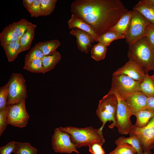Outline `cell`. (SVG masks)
<instances>
[{
	"instance_id": "cell-33",
	"label": "cell",
	"mask_w": 154,
	"mask_h": 154,
	"mask_svg": "<svg viewBox=\"0 0 154 154\" xmlns=\"http://www.w3.org/2000/svg\"><path fill=\"white\" fill-rule=\"evenodd\" d=\"M24 69L34 73H42V59L34 60L24 66Z\"/></svg>"
},
{
	"instance_id": "cell-17",
	"label": "cell",
	"mask_w": 154,
	"mask_h": 154,
	"mask_svg": "<svg viewBox=\"0 0 154 154\" xmlns=\"http://www.w3.org/2000/svg\"><path fill=\"white\" fill-rule=\"evenodd\" d=\"M133 15L132 10L128 11L110 30L125 35L129 26Z\"/></svg>"
},
{
	"instance_id": "cell-41",
	"label": "cell",
	"mask_w": 154,
	"mask_h": 154,
	"mask_svg": "<svg viewBox=\"0 0 154 154\" xmlns=\"http://www.w3.org/2000/svg\"><path fill=\"white\" fill-rule=\"evenodd\" d=\"M34 1V0H23V5L28 11L32 5Z\"/></svg>"
},
{
	"instance_id": "cell-13",
	"label": "cell",
	"mask_w": 154,
	"mask_h": 154,
	"mask_svg": "<svg viewBox=\"0 0 154 154\" xmlns=\"http://www.w3.org/2000/svg\"><path fill=\"white\" fill-rule=\"evenodd\" d=\"M70 33L76 37L79 50L82 52L88 53L92 47V44L95 41L92 37L87 32L77 28L72 29Z\"/></svg>"
},
{
	"instance_id": "cell-5",
	"label": "cell",
	"mask_w": 154,
	"mask_h": 154,
	"mask_svg": "<svg viewBox=\"0 0 154 154\" xmlns=\"http://www.w3.org/2000/svg\"><path fill=\"white\" fill-rule=\"evenodd\" d=\"M118 104V100L116 95L109 92L100 100L96 114L102 124L100 127L103 129L108 121L112 122L109 126L110 128L114 127Z\"/></svg>"
},
{
	"instance_id": "cell-38",
	"label": "cell",
	"mask_w": 154,
	"mask_h": 154,
	"mask_svg": "<svg viewBox=\"0 0 154 154\" xmlns=\"http://www.w3.org/2000/svg\"><path fill=\"white\" fill-rule=\"evenodd\" d=\"M102 145L97 142L90 144L88 146L89 151L92 154H105L102 147Z\"/></svg>"
},
{
	"instance_id": "cell-9",
	"label": "cell",
	"mask_w": 154,
	"mask_h": 154,
	"mask_svg": "<svg viewBox=\"0 0 154 154\" xmlns=\"http://www.w3.org/2000/svg\"><path fill=\"white\" fill-rule=\"evenodd\" d=\"M7 110L8 124L19 127L26 125L29 116L26 109L25 100L18 103L8 105Z\"/></svg>"
},
{
	"instance_id": "cell-3",
	"label": "cell",
	"mask_w": 154,
	"mask_h": 154,
	"mask_svg": "<svg viewBox=\"0 0 154 154\" xmlns=\"http://www.w3.org/2000/svg\"><path fill=\"white\" fill-rule=\"evenodd\" d=\"M127 56L129 60L140 65L146 74L154 70V49L148 43L145 37L129 46Z\"/></svg>"
},
{
	"instance_id": "cell-21",
	"label": "cell",
	"mask_w": 154,
	"mask_h": 154,
	"mask_svg": "<svg viewBox=\"0 0 154 154\" xmlns=\"http://www.w3.org/2000/svg\"><path fill=\"white\" fill-rule=\"evenodd\" d=\"M136 120L134 125L138 128H142L146 125L154 116V111L143 110L134 114Z\"/></svg>"
},
{
	"instance_id": "cell-35",
	"label": "cell",
	"mask_w": 154,
	"mask_h": 154,
	"mask_svg": "<svg viewBox=\"0 0 154 154\" xmlns=\"http://www.w3.org/2000/svg\"><path fill=\"white\" fill-rule=\"evenodd\" d=\"M145 37L148 43L154 49V24L151 23L146 27Z\"/></svg>"
},
{
	"instance_id": "cell-24",
	"label": "cell",
	"mask_w": 154,
	"mask_h": 154,
	"mask_svg": "<svg viewBox=\"0 0 154 154\" xmlns=\"http://www.w3.org/2000/svg\"><path fill=\"white\" fill-rule=\"evenodd\" d=\"M122 38H125L124 35L110 30L99 36L98 42L107 46L110 45L113 41Z\"/></svg>"
},
{
	"instance_id": "cell-12",
	"label": "cell",
	"mask_w": 154,
	"mask_h": 154,
	"mask_svg": "<svg viewBox=\"0 0 154 154\" xmlns=\"http://www.w3.org/2000/svg\"><path fill=\"white\" fill-rule=\"evenodd\" d=\"M146 74L140 65L133 60H129L123 66L114 72L112 75H125L141 82L144 80Z\"/></svg>"
},
{
	"instance_id": "cell-1",
	"label": "cell",
	"mask_w": 154,
	"mask_h": 154,
	"mask_svg": "<svg viewBox=\"0 0 154 154\" xmlns=\"http://www.w3.org/2000/svg\"><path fill=\"white\" fill-rule=\"evenodd\" d=\"M70 12L90 26L99 37L110 31L128 11L119 0H76Z\"/></svg>"
},
{
	"instance_id": "cell-8",
	"label": "cell",
	"mask_w": 154,
	"mask_h": 154,
	"mask_svg": "<svg viewBox=\"0 0 154 154\" xmlns=\"http://www.w3.org/2000/svg\"><path fill=\"white\" fill-rule=\"evenodd\" d=\"M112 76V84L124 100L135 93L141 91V82L125 75Z\"/></svg>"
},
{
	"instance_id": "cell-19",
	"label": "cell",
	"mask_w": 154,
	"mask_h": 154,
	"mask_svg": "<svg viewBox=\"0 0 154 154\" xmlns=\"http://www.w3.org/2000/svg\"><path fill=\"white\" fill-rule=\"evenodd\" d=\"M36 25L34 24L28 28L19 41L21 52L29 49L35 34Z\"/></svg>"
},
{
	"instance_id": "cell-32",
	"label": "cell",
	"mask_w": 154,
	"mask_h": 154,
	"mask_svg": "<svg viewBox=\"0 0 154 154\" xmlns=\"http://www.w3.org/2000/svg\"><path fill=\"white\" fill-rule=\"evenodd\" d=\"M57 0H40L42 16L50 15L53 11Z\"/></svg>"
},
{
	"instance_id": "cell-42",
	"label": "cell",
	"mask_w": 154,
	"mask_h": 154,
	"mask_svg": "<svg viewBox=\"0 0 154 154\" xmlns=\"http://www.w3.org/2000/svg\"><path fill=\"white\" fill-rule=\"evenodd\" d=\"M143 1L148 3L151 4L154 6V0H143Z\"/></svg>"
},
{
	"instance_id": "cell-28",
	"label": "cell",
	"mask_w": 154,
	"mask_h": 154,
	"mask_svg": "<svg viewBox=\"0 0 154 154\" xmlns=\"http://www.w3.org/2000/svg\"><path fill=\"white\" fill-rule=\"evenodd\" d=\"M107 50V46L100 43L93 45L90 51L91 57L96 61L104 59Z\"/></svg>"
},
{
	"instance_id": "cell-44",
	"label": "cell",
	"mask_w": 154,
	"mask_h": 154,
	"mask_svg": "<svg viewBox=\"0 0 154 154\" xmlns=\"http://www.w3.org/2000/svg\"><path fill=\"white\" fill-rule=\"evenodd\" d=\"M151 76L152 78L154 80V74L152 76Z\"/></svg>"
},
{
	"instance_id": "cell-26",
	"label": "cell",
	"mask_w": 154,
	"mask_h": 154,
	"mask_svg": "<svg viewBox=\"0 0 154 154\" xmlns=\"http://www.w3.org/2000/svg\"><path fill=\"white\" fill-rule=\"evenodd\" d=\"M140 87L141 91L147 97H154V80L148 74L141 82Z\"/></svg>"
},
{
	"instance_id": "cell-11",
	"label": "cell",
	"mask_w": 154,
	"mask_h": 154,
	"mask_svg": "<svg viewBox=\"0 0 154 154\" xmlns=\"http://www.w3.org/2000/svg\"><path fill=\"white\" fill-rule=\"evenodd\" d=\"M130 136L134 135L139 139L143 151H150L154 148V116L148 124L142 128L134 125Z\"/></svg>"
},
{
	"instance_id": "cell-30",
	"label": "cell",
	"mask_w": 154,
	"mask_h": 154,
	"mask_svg": "<svg viewBox=\"0 0 154 154\" xmlns=\"http://www.w3.org/2000/svg\"><path fill=\"white\" fill-rule=\"evenodd\" d=\"M37 149L28 142H17L14 152L15 154H37Z\"/></svg>"
},
{
	"instance_id": "cell-27",
	"label": "cell",
	"mask_w": 154,
	"mask_h": 154,
	"mask_svg": "<svg viewBox=\"0 0 154 154\" xmlns=\"http://www.w3.org/2000/svg\"><path fill=\"white\" fill-rule=\"evenodd\" d=\"M1 45L3 47L7 44L19 42L20 38L8 26L5 27L0 34Z\"/></svg>"
},
{
	"instance_id": "cell-25",
	"label": "cell",
	"mask_w": 154,
	"mask_h": 154,
	"mask_svg": "<svg viewBox=\"0 0 154 154\" xmlns=\"http://www.w3.org/2000/svg\"><path fill=\"white\" fill-rule=\"evenodd\" d=\"M44 56L50 54L61 45L57 39L50 40L37 43Z\"/></svg>"
},
{
	"instance_id": "cell-14",
	"label": "cell",
	"mask_w": 154,
	"mask_h": 154,
	"mask_svg": "<svg viewBox=\"0 0 154 154\" xmlns=\"http://www.w3.org/2000/svg\"><path fill=\"white\" fill-rule=\"evenodd\" d=\"M147 97L141 91L137 92L125 101L132 115L141 110H146Z\"/></svg>"
},
{
	"instance_id": "cell-31",
	"label": "cell",
	"mask_w": 154,
	"mask_h": 154,
	"mask_svg": "<svg viewBox=\"0 0 154 154\" xmlns=\"http://www.w3.org/2000/svg\"><path fill=\"white\" fill-rule=\"evenodd\" d=\"M116 148L109 154H137L136 150L127 143H122L117 144Z\"/></svg>"
},
{
	"instance_id": "cell-34",
	"label": "cell",
	"mask_w": 154,
	"mask_h": 154,
	"mask_svg": "<svg viewBox=\"0 0 154 154\" xmlns=\"http://www.w3.org/2000/svg\"><path fill=\"white\" fill-rule=\"evenodd\" d=\"M8 95V84L0 88V111L5 110L8 105L7 100Z\"/></svg>"
},
{
	"instance_id": "cell-29",
	"label": "cell",
	"mask_w": 154,
	"mask_h": 154,
	"mask_svg": "<svg viewBox=\"0 0 154 154\" xmlns=\"http://www.w3.org/2000/svg\"><path fill=\"white\" fill-rule=\"evenodd\" d=\"M44 55L38 43L33 47L26 55L25 58V66L32 60L36 59H42Z\"/></svg>"
},
{
	"instance_id": "cell-6",
	"label": "cell",
	"mask_w": 154,
	"mask_h": 154,
	"mask_svg": "<svg viewBox=\"0 0 154 154\" xmlns=\"http://www.w3.org/2000/svg\"><path fill=\"white\" fill-rule=\"evenodd\" d=\"M133 15L125 38L129 46L139 39L145 37L147 26L151 23L139 12L133 9Z\"/></svg>"
},
{
	"instance_id": "cell-7",
	"label": "cell",
	"mask_w": 154,
	"mask_h": 154,
	"mask_svg": "<svg viewBox=\"0 0 154 154\" xmlns=\"http://www.w3.org/2000/svg\"><path fill=\"white\" fill-rule=\"evenodd\" d=\"M8 83L7 105L18 103L25 100L27 97L26 85L22 75L13 73L11 76Z\"/></svg>"
},
{
	"instance_id": "cell-16",
	"label": "cell",
	"mask_w": 154,
	"mask_h": 154,
	"mask_svg": "<svg viewBox=\"0 0 154 154\" xmlns=\"http://www.w3.org/2000/svg\"><path fill=\"white\" fill-rule=\"evenodd\" d=\"M133 9L139 12L151 23L154 24V6L142 0L139 1Z\"/></svg>"
},
{
	"instance_id": "cell-4",
	"label": "cell",
	"mask_w": 154,
	"mask_h": 154,
	"mask_svg": "<svg viewBox=\"0 0 154 154\" xmlns=\"http://www.w3.org/2000/svg\"><path fill=\"white\" fill-rule=\"evenodd\" d=\"M109 92L114 93L118 100V104L114 125L116 127L119 133L121 135L129 134L133 125L130 119L132 115L125 100L119 95L114 86H112Z\"/></svg>"
},
{
	"instance_id": "cell-2",
	"label": "cell",
	"mask_w": 154,
	"mask_h": 154,
	"mask_svg": "<svg viewBox=\"0 0 154 154\" xmlns=\"http://www.w3.org/2000/svg\"><path fill=\"white\" fill-rule=\"evenodd\" d=\"M59 128L69 134L71 141L77 148L96 142L103 145L105 142L103 129L101 127L95 129L90 126L85 128L67 126Z\"/></svg>"
},
{
	"instance_id": "cell-39",
	"label": "cell",
	"mask_w": 154,
	"mask_h": 154,
	"mask_svg": "<svg viewBox=\"0 0 154 154\" xmlns=\"http://www.w3.org/2000/svg\"><path fill=\"white\" fill-rule=\"evenodd\" d=\"M7 110L0 111V135L5 129L8 124L7 121Z\"/></svg>"
},
{
	"instance_id": "cell-18",
	"label": "cell",
	"mask_w": 154,
	"mask_h": 154,
	"mask_svg": "<svg viewBox=\"0 0 154 154\" xmlns=\"http://www.w3.org/2000/svg\"><path fill=\"white\" fill-rule=\"evenodd\" d=\"M61 56L60 52L56 50L52 54L44 56L42 59V73L46 72L53 69L60 60Z\"/></svg>"
},
{
	"instance_id": "cell-20",
	"label": "cell",
	"mask_w": 154,
	"mask_h": 154,
	"mask_svg": "<svg viewBox=\"0 0 154 154\" xmlns=\"http://www.w3.org/2000/svg\"><path fill=\"white\" fill-rule=\"evenodd\" d=\"M122 143H127L132 146L137 151V154H143L144 153L139 138L135 135L130 136L128 137L120 136L115 141L116 145Z\"/></svg>"
},
{
	"instance_id": "cell-43",
	"label": "cell",
	"mask_w": 154,
	"mask_h": 154,
	"mask_svg": "<svg viewBox=\"0 0 154 154\" xmlns=\"http://www.w3.org/2000/svg\"><path fill=\"white\" fill-rule=\"evenodd\" d=\"M143 154H152V153L150 151H144Z\"/></svg>"
},
{
	"instance_id": "cell-23",
	"label": "cell",
	"mask_w": 154,
	"mask_h": 154,
	"mask_svg": "<svg viewBox=\"0 0 154 154\" xmlns=\"http://www.w3.org/2000/svg\"><path fill=\"white\" fill-rule=\"evenodd\" d=\"M33 23L24 19L14 22L8 26L15 34L20 38L25 33L27 29L33 25Z\"/></svg>"
},
{
	"instance_id": "cell-22",
	"label": "cell",
	"mask_w": 154,
	"mask_h": 154,
	"mask_svg": "<svg viewBox=\"0 0 154 154\" xmlns=\"http://www.w3.org/2000/svg\"><path fill=\"white\" fill-rule=\"evenodd\" d=\"M9 62L13 61L21 52L19 42H12L2 47Z\"/></svg>"
},
{
	"instance_id": "cell-10",
	"label": "cell",
	"mask_w": 154,
	"mask_h": 154,
	"mask_svg": "<svg viewBox=\"0 0 154 154\" xmlns=\"http://www.w3.org/2000/svg\"><path fill=\"white\" fill-rule=\"evenodd\" d=\"M52 147L56 153L70 154L75 152L79 154L77 148L71 141L67 133L56 128L52 137Z\"/></svg>"
},
{
	"instance_id": "cell-36",
	"label": "cell",
	"mask_w": 154,
	"mask_h": 154,
	"mask_svg": "<svg viewBox=\"0 0 154 154\" xmlns=\"http://www.w3.org/2000/svg\"><path fill=\"white\" fill-rule=\"evenodd\" d=\"M28 11L30 13L31 17L42 16L40 0H34L32 5Z\"/></svg>"
},
{
	"instance_id": "cell-40",
	"label": "cell",
	"mask_w": 154,
	"mask_h": 154,
	"mask_svg": "<svg viewBox=\"0 0 154 154\" xmlns=\"http://www.w3.org/2000/svg\"><path fill=\"white\" fill-rule=\"evenodd\" d=\"M146 110L154 111V97H147Z\"/></svg>"
},
{
	"instance_id": "cell-15",
	"label": "cell",
	"mask_w": 154,
	"mask_h": 154,
	"mask_svg": "<svg viewBox=\"0 0 154 154\" xmlns=\"http://www.w3.org/2000/svg\"><path fill=\"white\" fill-rule=\"evenodd\" d=\"M68 24L69 29L77 28L87 32L92 37L95 41L98 42L99 37L92 28L77 15L72 14Z\"/></svg>"
},
{
	"instance_id": "cell-37",
	"label": "cell",
	"mask_w": 154,
	"mask_h": 154,
	"mask_svg": "<svg viewBox=\"0 0 154 154\" xmlns=\"http://www.w3.org/2000/svg\"><path fill=\"white\" fill-rule=\"evenodd\" d=\"M17 142L13 141L0 148V154H11L14 152Z\"/></svg>"
}]
</instances>
